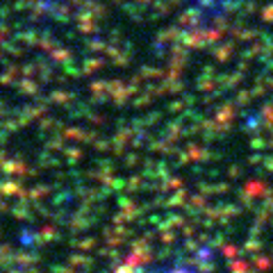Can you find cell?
<instances>
[{"mask_svg":"<svg viewBox=\"0 0 273 273\" xmlns=\"http://www.w3.org/2000/svg\"><path fill=\"white\" fill-rule=\"evenodd\" d=\"M132 273H219L212 264L200 260V255H166L150 260L134 269Z\"/></svg>","mask_w":273,"mask_h":273,"instance_id":"obj_1","label":"cell"}]
</instances>
